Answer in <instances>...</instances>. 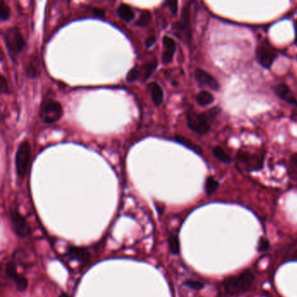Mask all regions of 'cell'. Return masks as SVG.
Here are the masks:
<instances>
[{
  "mask_svg": "<svg viewBox=\"0 0 297 297\" xmlns=\"http://www.w3.org/2000/svg\"><path fill=\"white\" fill-rule=\"evenodd\" d=\"M264 152H250L246 149L238 151L235 160L239 168L247 172L259 171L264 165Z\"/></svg>",
  "mask_w": 297,
  "mask_h": 297,
  "instance_id": "cell-1",
  "label": "cell"
},
{
  "mask_svg": "<svg viewBox=\"0 0 297 297\" xmlns=\"http://www.w3.org/2000/svg\"><path fill=\"white\" fill-rule=\"evenodd\" d=\"M255 282V276L250 271H244L238 276H230L224 280L223 287L228 294H237L248 291Z\"/></svg>",
  "mask_w": 297,
  "mask_h": 297,
  "instance_id": "cell-2",
  "label": "cell"
},
{
  "mask_svg": "<svg viewBox=\"0 0 297 297\" xmlns=\"http://www.w3.org/2000/svg\"><path fill=\"white\" fill-rule=\"evenodd\" d=\"M31 145L28 141H24L19 145L16 153L15 166L16 171L18 178L24 179L26 176L29 170L31 160Z\"/></svg>",
  "mask_w": 297,
  "mask_h": 297,
  "instance_id": "cell-3",
  "label": "cell"
},
{
  "mask_svg": "<svg viewBox=\"0 0 297 297\" xmlns=\"http://www.w3.org/2000/svg\"><path fill=\"white\" fill-rule=\"evenodd\" d=\"M63 115V108L60 102L52 99L45 100L40 105L39 117L45 124H52Z\"/></svg>",
  "mask_w": 297,
  "mask_h": 297,
  "instance_id": "cell-4",
  "label": "cell"
},
{
  "mask_svg": "<svg viewBox=\"0 0 297 297\" xmlns=\"http://www.w3.org/2000/svg\"><path fill=\"white\" fill-rule=\"evenodd\" d=\"M4 39L6 46L12 55L19 53L25 45L24 38L17 27H12L6 31L4 35Z\"/></svg>",
  "mask_w": 297,
  "mask_h": 297,
  "instance_id": "cell-5",
  "label": "cell"
},
{
  "mask_svg": "<svg viewBox=\"0 0 297 297\" xmlns=\"http://www.w3.org/2000/svg\"><path fill=\"white\" fill-rule=\"evenodd\" d=\"M278 55L269 44H260L255 50V58L260 66L265 69H270Z\"/></svg>",
  "mask_w": 297,
  "mask_h": 297,
  "instance_id": "cell-6",
  "label": "cell"
},
{
  "mask_svg": "<svg viewBox=\"0 0 297 297\" xmlns=\"http://www.w3.org/2000/svg\"><path fill=\"white\" fill-rule=\"evenodd\" d=\"M189 128L200 135H204L210 130V124L207 116L203 114L189 113L186 116Z\"/></svg>",
  "mask_w": 297,
  "mask_h": 297,
  "instance_id": "cell-7",
  "label": "cell"
},
{
  "mask_svg": "<svg viewBox=\"0 0 297 297\" xmlns=\"http://www.w3.org/2000/svg\"><path fill=\"white\" fill-rule=\"evenodd\" d=\"M10 217L13 231L19 237H26L31 234V228L26 219L16 209H11Z\"/></svg>",
  "mask_w": 297,
  "mask_h": 297,
  "instance_id": "cell-8",
  "label": "cell"
},
{
  "mask_svg": "<svg viewBox=\"0 0 297 297\" xmlns=\"http://www.w3.org/2000/svg\"><path fill=\"white\" fill-rule=\"evenodd\" d=\"M6 275L14 282L16 288L19 292H24L28 287V281L24 276L18 273L17 267L13 261H10L6 267Z\"/></svg>",
  "mask_w": 297,
  "mask_h": 297,
  "instance_id": "cell-9",
  "label": "cell"
},
{
  "mask_svg": "<svg viewBox=\"0 0 297 297\" xmlns=\"http://www.w3.org/2000/svg\"><path fill=\"white\" fill-rule=\"evenodd\" d=\"M174 28L179 33L182 34L186 41H190L191 39V26H190V13H189L188 6H185L182 10L181 18L180 21L174 24Z\"/></svg>",
  "mask_w": 297,
  "mask_h": 297,
  "instance_id": "cell-10",
  "label": "cell"
},
{
  "mask_svg": "<svg viewBox=\"0 0 297 297\" xmlns=\"http://www.w3.org/2000/svg\"><path fill=\"white\" fill-rule=\"evenodd\" d=\"M195 77L196 81L198 82L199 86L201 87H209L210 89L216 92L219 91L221 88L217 79L213 75H211L209 72H206L204 70H195Z\"/></svg>",
  "mask_w": 297,
  "mask_h": 297,
  "instance_id": "cell-11",
  "label": "cell"
},
{
  "mask_svg": "<svg viewBox=\"0 0 297 297\" xmlns=\"http://www.w3.org/2000/svg\"><path fill=\"white\" fill-rule=\"evenodd\" d=\"M274 92L280 99L284 100L286 103H288L289 105H297V99L294 96V93L284 83L276 85L274 87Z\"/></svg>",
  "mask_w": 297,
  "mask_h": 297,
  "instance_id": "cell-12",
  "label": "cell"
},
{
  "mask_svg": "<svg viewBox=\"0 0 297 297\" xmlns=\"http://www.w3.org/2000/svg\"><path fill=\"white\" fill-rule=\"evenodd\" d=\"M66 255L71 260H75V261H79L80 263H87L90 261V253L84 248L69 247L67 249Z\"/></svg>",
  "mask_w": 297,
  "mask_h": 297,
  "instance_id": "cell-13",
  "label": "cell"
},
{
  "mask_svg": "<svg viewBox=\"0 0 297 297\" xmlns=\"http://www.w3.org/2000/svg\"><path fill=\"white\" fill-rule=\"evenodd\" d=\"M163 45H164V51L162 56V61L164 64L170 63L176 50V44L172 38L165 36L163 38Z\"/></svg>",
  "mask_w": 297,
  "mask_h": 297,
  "instance_id": "cell-14",
  "label": "cell"
},
{
  "mask_svg": "<svg viewBox=\"0 0 297 297\" xmlns=\"http://www.w3.org/2000/svg\"><path fill=\"white\" fill-rule=\"evenodd\" d=\"M148 88L150 91L151 97H152L153 102L157 106L160 105L162 101H163V98H164V93H163L161 87L159 84H157L156 82H153V83L149 84Z\"/></svg>",
  "mask_w": 297,
  "mask_h": 297,
  "instance_id": "cell-15",
  "label": "cell"
},
{
  "mask_svg": "<svg viewBox=\"0 0 297 297\" xmlns=\"http://www.w3.org/2000/svg\"><path fill=\"white\" fill-rule=\"evenodd\" d=\"M26 74L29 78H38L39 74H40V71H39V60L37 56H32L28 66L26 68Z\"/></svg>",
  "mask_w": 297,
  "mask_h": 297,
  "instance_id": "cell-16",
  "label": "cell"
},
{
  "mask_svg": "<svg viewBox=\"0 0 297 297\" xmlns=\"http://www.w3.org/2000/svg\"><path fill=\"white\" fill-rule=\"evenodd\" d=\"M174 141H177L178 143H180V144L183 145L186 148L194 151L197 154H200V155L202 154V149H201V147L197 144H195V142H193L191 140H189V139L186 138L184 136L176 135L174 137Z\"/></svg>",
  "mask_w": 297,
  "mask_h": 297,
  "instance_id": "cell-17",
  "label": "cell"
},
{
  "mask_svg": "<svg viewBox=\"0 0 297 297\" xmlns=\"http://www.w3.org/2000/svg\"><path fill=\"white\" fill-rule=\"evenodd\" d=\"M118 16L120 17L122 20L126 22L132 21L134 18V12L132 11V8L126 4H121L117 10Z\"/></svg>",
  "mask_w": 297,
  "mask_h": 297,
  "instance_id": "cell-18",
  "label": "cell"
},
{
  "mask_svg": "<svg viewBox=\"0 0 297 297\" xmlns=\"http://www.w3.org/2000/svg\"><path fill=\"white\" fill-rule=\"evenodd\" d=\"M157 65H158V61H157L156 59L154 60H151L150 62H147V63L145 64L144 66L141 67V76L143 78V80H147V78H149L152 73L154 72V70L157 67Z\"/></svg>",
  "mask_w": 297,
  "mask_h": 297,
  "instance_id": "cell-19",
  "label": "cell"
},
{
  "mask_svg": "<svg viewBox=\"0 0 297 297\" xmlns=\"http://www.w3.org/2000/svg\"><path fill=\"white\" fill-rule=\"evenodd\" d=\"M196 101L201 106L210 105L214 101L213 94L207 91H201L196 96Z\"/></svg>",
  "mask_w": 297,
  "mask_h": 297,
  "instance_id": "cell-20",
  "label": "cell"
},
{
  "mask_svg": "<svg viewBox=\"0 0 297 297\" xmlns=\"http://www.w3.org/2000/svg\"><path fill=\"white\" fill-rule=\"evenodd\" d=\"M213 156L215 157L216 159H218L219 161L223 162V163H230L232 161L231 157L228 155V153H226L225 151L222 147L219 146H216L213 147Z\"/></svg>",
  "mask_w": 297,
  "mask_h": 297,
  "instance_id": "cell-21",
  "label": "cell"
},
{
  "mask_svg": "<svg viewBox=\"0 0 297 297\" xmlns=\"http://www.w3.org/2000/svg\"><path fill=\"white\" fill-rule=\"evenodd\" d=\"M219 186V182L214 178L209 176V177L207 178L206 182H205V192L209 196L215 192Z\"/></svg>",
  "mask_w": 297,
  "mask_h": 297,
  "instance_id": "cell-22",
  "label": "cell"
},
{
  "mask_svg": "<svg viewBox=\"0 0 297 297\" xmlns=\"http://www.w3.org/2000/svg\"><path fill=\"white\" fill-rule=\"evenodd\" d=\"M168 247L173 255H178L180 254V240L176 235H171L168 238Z\"/></svg>",
  "mask_w": 297,
  "mask_h": 297,
  "instance_id": "cell-23",
  "label": "cell"
},
{
  "mask_svg": "<svg viewBox=\"0 0 297 297\" xmlns=\"http://www.w3.org/2000/svg\"><path fill=\"white\" fill-rule=\"evenodd\" d=\"M151 21H152V15H151L150 12L149 11H143V12H141L140 18H138V20L136 21L135 24L137 26L145 27L150 24Z\"/></svg>",
  "mask_w": 297,
  "mask_h": 297,
  "instance_id": "cell-24",
  "label": "cell"
},
{
  "mask_svg": "<svg viewBox=\"0 0 297 297\" xmlns=\"http://www.w3.org/2000/svg\"><path fill=\"white\" fill-rule=\"evenodd\" d=\"M10 15H11V10L10 7L5 1H1L0 2V18L1 20L6 21L7 19H9Z\"/></svg>",
  "mask_w": 297,
  "mask_h": 297,
  "instance_id": "cell-25",
  "label": "cell"
},
{
  "mask_svg": "<svg viewBox=\"0 0 297 297\" xmlns=\"http://www.w3.org/2000/svg\"><path fill=\"white\" fill-rule=\"evenodd\" d=\"M184 285H186V287L194 290H201L204 288V284L202 282L195 281V280H186L184 282Z\"/></svg>",
  "mask_w": 297,
  "mask_h": 297,
  "instance_id": "cell-26",
  "label": "cell"
},
{
  "mask_svg": "<svg viewBox=\"0 0 297 297\" xmlns=\"http://www.w3.org/2000/svg\"><path fill=\"white\" fill-rule=\"evenodd\" d=\"M140 77H141V71H140L137 66H135V67L130 70L128 73H127L126 80L128 81V82H132V81L137 80Z\"/></svg>",
  "mask_w": 297,
  "mask_h": 297,
  "instance_id": "cell-27",
  "label": "cell"
},
{
  "mask_svg": "<svg viewBox=\"0 0 297 297\" xmlns=\"http://www.w3.org/2000/svg\"><path fill=\"white\" fill-rule=\"evenodd\" d=\"M269 248V241L264 237H261L259 239L258 245H257V250L259 252H265Z\"/></svg>",
  "mask_w": 297,
  "mask_h": 297,
  "instance_id": "cell-28",
  "label": "cell"
},
{
  "mask_svg": "<svg viewBox=\"0 0 297 297\" xmlns=\"http://www.w3.org/2000/svg\"><path fill=\"white\" fill-rule=\"evenodd\" d=\"M0 90L3 93H9V87L7 85V81L3 75L0 77Z\"/></svg>",
  "mask_w": 297,
  "mask_h": 297,
  "instance_id": "cell-29",
  "label": "cell"
},
{
  "mask_svg": "<svg viewBox=\"0 0 297 297\" xmlns=\"http://www.w3.org/2000/svg\"><path fill=\"white\" fill-rule=\"evenodd\" d=\"M167 5L169 6V8L171 10L172 13H173V15L175 16L177 14V10H178V2L177 1H168L167 2Z\"/></svg>",
  "mask_w": 297,
  "mask_h": 297,
  "instance_id": "cell-30",
  "label": "cell"
},
{
  "mask_svg": "<svg viewBox=\"0 0 297 297\" xmlns=\"http://www.w3.org/2000/svg\"><path fill=\"white\" fill-rule=\"evenodd\" d=\"M290 167L292 170L297 174V153H294V155L290 159Z\"/></svg>",
  "mask_w": 297,
  "mask_h": 297,
  "instance_id": "cell-31",
  "label": "cell"
},
{
  "mask_svg": "<svg viewBox=\"0 0 297 297\" xmlns=\"http://www.w3.org/2000/svg\"><path fill=\"white\" fill-rule=\"evenodd\" d=\"M93 15L96 16L98 18H104L105 17V11L102 9H95L93 10Z\"/></svg>",
  "mask_w": 297,
  "mask_h": 297,
  "instance_id": "cell-32",
  "label": "cell"
},
{
  "mask_svg": "<svg viewBox=\"0 0 297 297\" xmlns=\"http://www.w3.org/2000/svg\"><path fill=\"white\" fill-rule=\"evenodd\" d=\"M155 41H156L155 37H148V38L146 39V45H147V47H150V46H152V45L155 43Z\"/></svg>",
  "mask_w": 297,
  "mask_h": 297,
  "instance_id": "cell-33",
  "label": "cell"
},
{
  "mask_svg": "<svg viewBox=\"0 0 297 297\" xmlns=\"http://www.w3.org/2000/svg\"><path fill=\"white\" fill-rule=\"evenodd\" d=\"M294 43L297 45V21H294Z\"/></svg>",
  "mask_w": 297,
  "mask_h": 297,
  "instance_id": "cell-34",
  "label": "cell"
},
{
  "mask_svg": "<svg viewBox=\"0 0 297 297\" xmlns=\"http://www.w3.org/2000/svg\"><path fill=\"white\" fill-rule=\"evenodd\" d=\"M59 297H69V295L66 294V293H65V292H62Z\"/></svg>",
  "mask_w": 297,
  "mask_h": 297,
  "instance_id": "cell-35",
  "label": "cell"
}]
</instances>
